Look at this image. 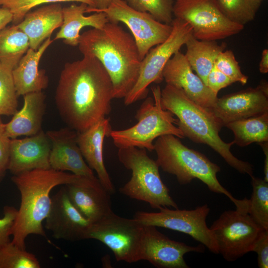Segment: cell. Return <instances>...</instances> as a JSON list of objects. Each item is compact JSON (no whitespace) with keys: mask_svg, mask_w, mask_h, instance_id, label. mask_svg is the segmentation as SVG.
Masks as SVG:
<instances>
[{"mask_svg":"<svg viewBox=\"0 0 268 268\" xmlns=\"http://www.w3.org/2000/svg\"><path fill=\"white\" fill-rule=\"evenodd\" d=\"M113 88L105 68L96 58L67 63L62 69L55 94L58 111L69 127L83 132L111 111Z\"/></svg>","mask_w":268,"mask_h":268,"instance_id":"obj_1","label":"cell"},{"mask_svg":"<svg viewBox=\"0 0 268 268\" xmlns=\"http://www.w3.org/2000/svg\"><path fill=\"white\" fill-rule=\"evenodd\" d=\"M78 47L83 56L95 57L103 65L112 82L113 98H124L137 81L141 62L133 36L108 22L80 34Z\"/></svg>","mask_w":268,"mask_h":268,"instance_id":"obj_2","label":"cell"},{"mask_svg":"<svg viewBox=\"0 0 268 268\" xmlns=\"http://www.w3.org/2000/svg\"><path fill=\"white\" fill-rule=\"evenodd\" d=\"M83 176L49 169H37L14 175L11 180L19 190L21 201L12 229L13 244L26 249L29 235L46 237L42 222L51 206L50 193L55 187L75 183Z\"/></svg>","mask_w":268,"mask_h":268,"instance_id":"obj_3","label":"cell"},{"mask_svg":"<svg viewBox=\"0 0 268 268\" xmlns=\"http://www.w3.org/2000/svg\"><path fill=\"white\" fill-rule=\"evenodd\" d=\"M160 100L162 108L177 117V125L185 137L208 145L241 173L253 175V166L231 152L234 141L226 143L220 137L223 127L209 108L196 103L182 89L168 84L161 91Z\"/></svg>","mask_w":268,"mask_h":268,"instance_id":"obj_4","label":"cell"},{"mask_svg":"<svg viewBox=\"0 0 268 268\" xmlns=\"http://www.w3.org/2000/svg\"><path fill=\"white\" fill-rule=\"evenodd\" d=\"M156 161L164 172L176 176L181 185L198 179L214 193L226 196L235 204L236 209L248 213L249 199L238 200L218 181L216 174L220 167L203 154L184 145L172 134L159 136L154 143Z\"/></svg>","mask_w":268,"mask_h":268,"instance_id":"obj_5","label":"cell"},{"mask_svg":"<svg viewBox=\"0 0 268 268\" xmlns=\"http://www.w3.org/2000/svg\"><path fill=\"white\" fill-rule=\"evenodd\" d=\"M161 91L158 85L151 87L153 97L146 98L137 109L135 125L127 129L111 131L110 136L116 147H135L152 151L153 141L159 136L172 134L178 138L185 137L175 126L177 119L171 112L162 108Z\"/></svg>","mask_w":268,"mask_h":268,"instance_id":"obj_6","label":"cell"},{"mask_svg":"<svg viewBox=\"0 0 268 268\" xmlns=\"http://www.w3.org/2000/svg\"><path fill=\"white\" fill-rule=\"evenodd\" d=\"M118 157L124 166L132 171L131 179L119 190L122 194L144 201L153 208H178L169 189L161 180L158 164L148 156L145 149L135 147L120 148Z\"/></svg>","mask_w":268,"mask_h":268,"instance_id":"obj_7","label":"cell"},{"mask_svg":"<svg viewBox=\"0 0 268 268\" xmlns=\"http://www.w3.org/2000/svg\"><path fill=\"white\" fill-rule=\"evenodd\" d=\"M145 226L136 219L113 211L91 223L87 239L97 240L113 252L117 261L134 263L142 260Z\"/></svg>","mask_w":268,"mask_h":268,"instance_id":"obj_8","label":"cell"},{"mask_svg":"<svg viewBox=\"0 0 268 268\" xmlns=\"http://www.w3.org/2000/svg\"><path fill=\"white\" fill-rule=\"evenodd\" d=\"M173 14L188 23L192 34L200 40L216 41L240 33L244 26L229 20L217 0H176Z\"/></svg>","mask_w":268,"mask_h":268,"instance_id":"obj_9","label":"cell"},{"mask_svg":"<svg viewBox=\"0 0 268 268\" xmlns=\"http://www.w3.org/2000/svg\"><path fill=\"white\" fill-rule=\"evenodd\" d=\"M171 25L172 30L169 37L151 48L141 60L137 81L124 98L126 105L146 98L148 86L153 82L160 83L163 80L162 73L165 64L193 35L192 27L183 20L175 18Z\"/></svg>","mask_w":268,"mask_h":268,"instance_id":"obj_10","label":"cell"},{"mask_svg":"<svg viewBox=\"0 0 268 268\" xmlns=\"http://www.w3.org/2000/svg\"><path fill=\"white\" fill-rule=\"evenodd\" d=\"M215 240L218 254L228 262H234L253 247L262 228L247 212L224 211L209 227Z\"/></svg>","mask_w":268,"mask_h":268,"instance_id":"obj_11","label":"cell"},{"mask_svg":"<svg viewBox=\"0 0 268 268\" xmlns=\"http://www.w3.org/2000/svg\"><path fill=\"white\" fill-rule=\"evenodd\" d=\"M156 212L137 211L134 218L144 225L163 227L184 233L206 247L210 252L218 254L217 244L206 224L210 208L205 204L194 209H174L162 207Z\"/></svg>","mask_w":268,"mask_h":268,"instance_id":"obj_12","label":"cell"},{"mask_svg":"<svg viewBox=\"0 0 268 268\" xmlns=\"http://www.w3.org/2000/svg\"><path fill=\"white\" fill-rule=\"evenodd\" d=\"M96 12L105 13L109 22L126 25L141 60L153 46L163 42L172 30V25L157 21L148 12L134 9L124 0H114L107 8Z\"/></svg>","mask_w":268,"mask_h":268,"instance_id":"obj_13","label":"cell"},{"mask_svg":"<svg viewBox=\"0 0 268 268\" xmlns=\"http://www.w3.org/2000/svg\"><path fill=\"white\" fill-rule=\"evenodd\" d=\"M222 127L229 123L268 111V84L263 80L256 88L225 95L209 109Z\"/></svg>","mask_w":268,"mask_h":268,"instance_id":"obj_14","label":"cell"},{"mask_svg":"<svg viewBox=\"0 0 268 268\" xmlns=\"http://www.w3.org/2000/svg\"><path fill=\"white\" fill-rule=\"evenodd\" d=\"M51 199L45 226L52 236L72 242L87 239L91 223L71 202L65 185Z\"/></svg>","mask_w":268,"mask_h":268,"instance_id":"obj_15","label":"cell"},{"mask_svg":"<svg viewBox=\"0 0 268 268\" xmlns=\"http://www.w3.org/2000/svg\"><path fill=\"white\" fill-rule=\"evenodd\" d=\"M145 226L142 260L158 268H188L184 256L189 252L203 253L202 244L189 246L170 239L159 232L156 227Z\"/></svg>","mask_w":268,"mask_h":268,"instance_id":"obj_16","label":"cell"},{"mask_svg":"<svg viewBox=\"0 0 268 268\" xmlns=\"http://www.w3.org/2000/svg\"><path fill=\"white\" fill-rule=\"evenodd\" d=\"M162 74L166 84L182 89L196 103L209 109L215 105L217 95L194 73L185 55L180 51L168 60Z\"/></svg>","mask_w":268,"mask_h":268,"instance_id":"obj_17","label":"cell"},{"mask_svg":"<svg viewBox=\"0 0 268 268\" xmlns=\"http://www.w3.org/2000/svg\"><path fill=\"white\" fill-rule=\"evenodd\" d=\"M46 134L51 143V168L70 171L80 176L96 177L82 155L77 142L76 131L69 127L48 131Z\"/></svg>","mask_w":268,"mask_h":268,"instance_id":"obj_18","label":"cell"},{"mask_svg":"<svg viewBox=\"0 0 268 268\" xmlns=\"http://www.w3.org/2000/svg\"><path fill=\"white\" fill-rule=\"evenodd\" d=\"M51 141L42 130L23 138H12L7 170L14 175L34 169L51 168Z\"/></svg>","mask_w":268,"mask_h":268,"instance_id":"obj_19","label":"cell"},{"mask_svg":"<svg viewBox=\"0 0 268 268\" xmlns=\"http://www.w3.org/2000/svg\"><path fill=\"white\" fill-rule=\"evenodd\" d=\"M65 187L71 202L91 223L113 211L111 194L98 178L83 177L79 181Z\"/></svg>","mask_w":268,"mask_h":268,"instance_id":"obj_20","label":"cell"},{"mask_svg":"<svg viewBox=\"0 0 268 268\" xmlns=\"http://www.w3.org/2000/svg\"><path fill=\"white\" fill-rule=\"evenodd\" d=\"M112 131L109 119L103 118L86 130L78 133L77 142L86 163L96 172L98 179L110 194L115 191L114 185L105 166L103 159V143Z\"/></svg>","mask_w":268,"mask_h":268,"instance_id":"obj_21","label":"cell"},{"mask_svg":"<svg viewBox=\"0 0 268 268\" xmlns=\"http://www.w3.org/2000/svg\"><path fill=\"white\" fill-rule=\"evenodd\" d=\"M53 42L46 39L37 50L29 48L12 73L18 96L29 93L42 91L47 87L49 79L45 70L39 68L41 58Z\"/></svg>","mask_w":268,"mask_h":268,"instance_id":"obj_22","label":"cell"},{"mask_svg":"<svg viewBox=\"0 0 268 268\" xmlns=\"http://www.w3.org/2000/svg\"><path fill=\"white\" fill-rule=\"evenodd\" d=\"M63 21V7L60 3H55L29 11L16 25L28 37L30 48L37 50Z\"/></svg>","mask_w":268,"mask_h":268,"instance_id":"obj_23","label":"cell"},{"mask_svg":"<svg viewBox=\"0 0 268 268\" xmlns=\"http://www.w3.org/2000/svg\"><path fill=\"white\" fill-rule=\"evenodd\" d=\"M46 96L42 91L23 95L22 108L5 124L4 132L10 139L20 136H31L41 130L45 110Z\"/></svg>","mask_w":268,"mask_h":268,"instance_id":"obj_24","label":"cell"},{"mask_svg":"<svg viewBox=\"0 0 268 268\" xmlns=\"http://www.w3.org/2000/svg\"><path fill=\"white\" fill-rule=\"evenodd\" d=\"M88 5L81 3L79 5L72 3L63 7V21L61 28L54 40L63 39L64 42L71 46H78L80 34V31L86 26L101 29L109 22L105 13L96 12L85 16Z\"/></svg>","mask_w":268,"mask_h":268,"instance_id":"obj_25","label":"cell"},{"mask_svg":"<svg viewBox=\"0 0 268 268\" xmlns=\"http://www.w3.org/2000/svg\"><path fill=\"white\" fill-rule=\"evenodd\" d=\"M185 45L186 52L184 55L188 62L206 85L207 76L214 66V61L218 54L225 50L226 44L200 40L192 35Z\"/></svg>","mask_w":268,"mask_h":268,"instance_id":"obj_26","label":"cell"},{"mask_svg":"<svg viewBox=\"0 0 268 268\" xmlns=\"http://www.w3.org/2000/svg\"><path fill=\"white\" fill-rule=\"evenodd\" d=\"M225 127L232 131L233 141L239 146L268 141V111L259 116L230 122Z\"/></svg>","mask_w":268,"mask_h":268,"instance_id":"obj_27","label":"cell"},{"mask_svg":"<svg viewBox=\"0 0 268 268\" xmlns=\"http://www.w3.org/2000/svg\"><path fill=\"white\" fill-rule=\"evenodd\" d=\"M30 48L27 35L16 25L0 31V62L13 69Z\"/></svg>","mask_w":268,"mask_h":268,"instance_id":"obj_28","label":"cell"},{"mask_svg":"<svg viewBox=\"0 0 268 268\" xmlns=\"http://www.w3.org/2000/svg\"><path fill=\"white\" fill-rule=\"evenodd\" d=\"M250 177L253 192L248 213L262 228L268 230V182L253 175Z\"/></svg>","mask_w":268,"mask_h":268,"instance_id":"obj_29","label":"cell"},{"mask_svg":"<svg viewBox=\"0 0 268 268\" xmlns=\"http://www.w3.org/2000/svg\"><path fill=\"white\" fill-rule=\"evenodd\" d=\"M223 14L231 21L244 26L253 21L262 0H217Z\"/></svg>","mask_w":268,"mask_h":268,"instance_id":"obj_30","label":"cell"},{"mask_svg":"<svg viewBox=\"0 0 268 268\" xmlns=\"http://www.w3.org/2000/svg\"><path fill=\"white\" fill-rule=\"evenodd\" d=\"M36 256L11 241L0 249V268H40Z\"/></svg>","mask_w":268,"mask_h":268,"instance_id":"obj_31","label":"cell"},{"mask_svg":"<svg viewBox=\"0 0 268 268\" xmlns=\"http://www.w3.org/2000/svg\"><path fill=\"white\" fill-rule=\"evenodd\" d=\"M12 71L0 62V116H13L18 111V96Z\"/></svg>","mask_w":268,"mask_h":268,"instance_id":"obj_32","label":"cell"},{"mask_svg":"<svg viewBox=\"0 0 268 268\" xmlns=\"http://www.w3.org/2000/svg\"><path fill=\"white\" fill-rule=\"evenodd\" d=\"M68 1L85 3L89 8L95 7L93 0H0V6L11 12L13 16L12 21L16 25L22 20L28 12L37 6Z\"/></svg>","mask_w":268,"mask_h":268,"instance_id":"obj_33","label":"cell"},{"mask_svg":"<svg viewBox=\"0 0 268 268\" xmlns=\"http://www.w3.org/2000/svg\"><path fill=\"white\" fill-rule=\"evenodd\" d=\"M134 9L150 13L156 20L171 25L174 0H127Z\"/></svg>","mask_w":268,"mask_h":268,"instance_id":"obj_34","label":"cell"},{"mask_svg":"<svg viewBox=\"0 0 268 268\" xmlns=\"http://www.w3.org/2000/svg\"><path fill=\"white\" fill-rule=\"evenodd\" d=\"M214 66L234 82L242 84L247 83L248 77L241 71L239 63L231 50H224L218 54L214 63Z\"/></svg>","mask_w":268,"mask_h":268,"instance_id":"obj_35","label":"cell"},{"mask_svg":"<svg viewBox=\"0 0 268 268\" xmlns=\"http://www.w3.org/2000/svg\"><path fill=\"white\" fill-rule=\"evenodd\" d=\"M17 209L13 206L6 205L3 208V217L0 218V249L10 241L13 227L17 216Z\"/></svg>","mask_w":268,"mask_h":268,"instance_id":"obj_36","label":"cell"},{"mask_svg":"<svg viewBox=\"0 0 268 268\" xmlns=\"http://www.w3.org/2000/svg\"><path fill=\"white\" fill-rule=\"evenodd\" d=\"M252 252L257 253L260 268H268V230L264 229L256 241Z\"/></svg>","mask_w":268,"mask_h":268,"instance_id":"obj_37","label":"cell"},{"mask_svg":"<svg viewBox=\"0 0 268 268\" xmlns=\"http://www.w3.org/2000/svg\"><path fill=\"white\" fill-rule=\"evenodd\" d=\"M233 83V80L213 66L208 75L206 85L217 95L221 89Z\"/></svg>","mask_w":268,"mask_h":268,"instance_id":"obj_38","label":"cell"},{"mask_svg":"<svg viewBox=\"0 0 268 268\" xmlns=\"http://www.w3.org/2000/svg\"><path fill=\"white\" fill-rule=\"evenodd\" d=\"M4 127L5 124L0 117V169L6 171L9 161L11 139L5 134Z\"/></svg>","mask_w":268,"mask_h":268,"instance_id":"obj_39","label":"cell"},{"mask_svg":"<svg viewBox=\"0 0 268 268\" xmlns=\"http://www.w3.org/2000/svg\"><path fill=\"white\" fill-rule=\"evenodd\" d=\"M13 16L11 12L7 8L0 7V31L12 21Z\"/></svg>","mask_w":268,"mask_h":268,"instance_id":"obj_40","label":"cell"},{"mask_svg":"<svg viewBox=\"0 0 268 268\" xmlns=\"http://www.w3.org/2000/svg\"><path fill=\"white\" fill-rule=\"evenodd\" d=\"M95 7L93 8L87 7L85 12H96L107 8L114 0H93Z\"/></svg>","mask_w":268,"mask_h":268,"instance_id":"obj_41","label":"cell"},{"mask_svg":"<svg viewBox=\"0 0 268 268\" xmlns=\"http://www.w3.org/2000/svg\"><path fill=\"white\" fill-rule=\"evenodd\" d=\"M259 70L262 73L268 72V50L267 49H264L262 52L259 64Z\"/></svg>","mask_w":268,"mask_h":268,"instance_id":"obj_42","label":"cell"},{"mask_svg":"<svg viewBox=\"0 0 268 268\" xmlns=\"http://www.w3.org/2000/svg\"><path fill=\"white\" fill-rule=\"evenodd\" d=\"M262 148L265 155L264 163V180L268 182V142L266 141L259 143Z\"/></svg>","mask_w":268,"mask_h":268,"instance_id":"obj_43","label":"cell"},{"mask_svg":"<svg viewBox=\"0 0 268 268\" xmlns=\"http://www.w3.org/2000/svg\"><path fill=\"white\" fill-rule=\"evenodd\" d=\"M5 171L0 169V182L2 181Z\"/></svg>","mask_w":268,"mask_h":268,"instance_id":"obj_44","label":"cell"}]
</instances>
